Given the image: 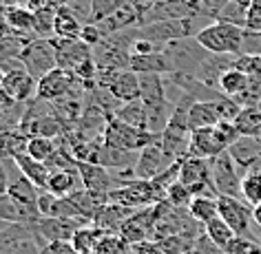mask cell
Listing matches in <instances>:
<instances>
[{"label":"cell","mask_w":261,"mask_h":254,"mask_svg":"<svg viewBox=\"0 0 261 254\" xmlns=\"http://www.w3.org/2000/svg\"><path fill=\"white\" fill-rule=\"evenodd\" d=\"M195 40L213 55H241L246 47V29L215 20L211 24H204V29L197 31Z\"/></svg>","instance_id":"1"},{"label":"cell","mask_w":261,"mask_h":254,"mask_svg":"<svg viewBox=\"0 0 261 254\" xmlns=\"http://www.w3.org/2000/svg\"><path fill=\"white\" fill-rule=\"evenodd\" d=\"M155 139H160V135L128 126V124H124L117 117H109L107 128H104V135H102V142L107 146L117 148V151H128V153H140L142 148L153 144Z\"/></svg>","instance_id":"2"},{"label":"cell","mask_w":261,"mask_h":254,"mask_svg":"<svg viewBox=\"0 0 261 254\" xmlns=\"http://www.w3.org/2000/svg\"><path fill=\"white\" fill-rule=\"evenodd\" d=\"M93 225V221L89 219H58V217H42L38 223L29 225L34 241L40 247V252L47 245L56 243V241H71L75 237V232L80 228Z\"/></svg>","instance_id":"3"},{"label":"cell","mask_w":261,"mask_h":254,"mask_svg":"<svg viewBox=\"0 0 261 254\" xmlns=\"http://www.w3.org/2000/svg\"><path fill=\"white\" fill-rule=\"evenodd\" d=\"M211 173H213V186H215V190H217V194H224V197H241L244 173H241V168L237 161H234L230 151H226L211 159Z\"/></svg>","instance_id":"4"},{"label":"cell","mask_w":261,"mask_h":254,"mask_svg":"<svg viewBox=\"0 0 261 254\" xmlns=\"http://www.w3.org/2000/svg\"><path fill=\"white\" fill-rule=\"evenodd\" d=\"M20 60L36 80H40L54 69H58V58H56V44L54 38H34L27 42Z\"/></svg>","instance_id":"5"},{"label":"cell","mask_w":261,"mask_h":254,"mask_svg":"<svg viewBox=\"0 0 261 254\" xmlns=\"http://www.w3.org/2000/svg\"><path fill=\"white\" fill-rule=\"evenodd\" d=\"M219 217L232 228L234 234L239 237H248V239H257V234L252 232L254 221H252V206L241 197H224L219 194Z\"/></svg>","instance_id":"6"},{"label":"cell","mask_w":261,"mask_h":254,"mask_svg":"<svg viewBox=\"0 0 261 254\" xmlns=\"http://www.w3.org/2000/svg\"><path fill=\"white\" fill-rule=\"evenodd\" d=\"M109 201H115V204L128 206V208H133V210H140V208H148V206L160 204V197H158V192H155L151 181L133 177V179H124L122 184L109 194Z\"/></svg>","instance_id":"7"},{"label":"cell","mask_w":261,"mask_h":254,"mask_svg":"<svg viewBox=\"0 0 261 254\" xmlns=\"http://www.w3.org/2000/svg\"><path fill=\"white\" fill-rule=\"evenodd\" d=\"M173 164H175V159L168 157L166 151L160 144V139H155L153 144H148L140 151L138 164H135V168H133V177L151 181L155 177H160L164 171H168Z\"/></svg>","instance_id":"8"},{"label":"cell","mask_w":261,"mask_h":254,"mask_svg":"<svg viewBox=\"0 0 261 254\" xmlns=\"http://www.w3.org/2000/svg\"><path fill=\"white\" fill-rule=\"evenodd\" d=\"M80 80L75 77L73 71L69 69H54L51 73H47L44 77L38 80V89H36V100H42V102H56L60 100L62 95H67L69 91H73Z\"/></svg>","instance_id":"9"},{"label":"cell","mask_w":261,"mask_h":254,"mask_svg":"<svg viewBox=\"0 0 261 254\" xmlns=\"http://www.w3.org/2000/svg\"><path fill=\"white\" fill-rule=\"evenodd\" d=\"M226 139L221 137L217 126L197 128L191 133V148H188V157H199V159H213L217 155L228 151Z\"/></svg>","instance_id":"10"},{"label":"cell","mask_w":261,"mask_h":254,"mask_svg":"<svg viewBox=\"0 0 261 254\" xmlns=\"http://www.w3.org/2000/svg\"><path fill=\"white\" fill-rule=\"evenodd\" d=\"M36 89H38V80L27 69L9 71V73H5L3 82H0V91L16 104H27L31 100H36Z\"/></svg>","instance_id":"11"},{"label":"cell","mask_w":261,"mask_h":254,"mask_svg":"<svg viewBox=\"0 0 261 254\" xmlns=\"http://www.w3.org/2000/svg\"><path fill=\"white\" fill-rule=\"evenodd\" d=\"M77 164H80L82 188H87L91 192L109 197V194L122 184V179L117 177V173L113 175L109 168L97 166V164H89V161H77Z\"/></svg>","instance_id":"12"},{"label":"cell","mask_w":261,"mask_h":254,"mask_svg":"<svg viewBox=\"0 0 261 254\" xmlns=\"http://www.w3.org/2000/svg\"><path fill=\"white\" fill-rule=\"evenodd\" d=\"M120 234L130 245H144L148 239L155 237V206L135 210L133 217L122 225Z\"/></svg>","instance_id":"13"},{"label":"cell","mask_w":261,"mask_h":254,"mask_svg":"<svg viewBox=\"0 0 261 254\" xmlns=\"http://www.w3.org/2000/svg\"><path fill=\"white\" fill-rule=\"evenodd\" d=\"M54 44H56V58H58V67L60 69L73 71L77 64L93 58V49H91L87 42H82L80 38H75V40L54 38Z\"/></svg>","instance_id":"14"},{"label":"cell","mask_w":261,"mask_h":254,"mask_svg":"<svg viewBox=\"0 0 261 254\" xmlns=\"http://www.w3.org/2000/svg\"><path fill=\"white\" fill-rule=\"evenodd\" d=\"M133 208L115 204V201H109L107 206H102V210L97 212V217L93 221V225L100 230L102 234H120L122 225L133 217Z\"/></svg>","instance_id":"15"},{"label":"cell","mask_w":261,"mask_h":254,"mask_svg":"<svg viewBox=\"0 0 261 254\" xmlns=\"http://www.w3.org/2000/svg\"><path fill=\"white\" fill-rule=\"evenodd\" d=\"M42 219V214L38 212V208H29L16 201L11 194H0V221L16 225H34Z\"/></svg>","instance_id":"16"},{"label":"cell","mask_w":261,"mask_h":254,"mask_svg":"<svg viewBox=\"0 0 261 254\" xmlns=\"http://www.w3.org/2000/svg\"><path fill=\"white\" fill-rule=\"evenodd\" d=\"M0 16H3L5 24H7L9 34L20 36V38H36L34 14H31L24 5H9V7L0 5Z\"/></svg>","instance_id":"17"},{"label":"cell","mask_w":261,"mask_h":254,"mask_svg":"<svg viewBox=\"0 0 261 254\" xmlns=\"http://www.w3.org/2000/svg\"><path fill=\"white\" fill-rule=\"evenodd\" d=\"M111 95L122 104H130V102H140L142 100V84H140V73L135 71H120L115 75V80L111 82Z\"/></svg>","instance_id":"18"},{"label":"cell","mask_w":261,"mask_h":254,"mask_svg":"<svg viewBox=\"0 0 261 254\" xmlns=\"http://www.w3.org/2000/svg\"><path fill=\"white\" fill-rule=\"evenodd\" d=\"M219 122H224L221 117V108H219V100L217 102H195L188 113V124H191V133L197 128H208V126H217Z\"/></svg>","instance_id":"19"},{"label":"cell","mask_w":261,"mask_h":254,"mask_svg":"<svg viewBox=\"0 0 261 254\" xmlns=\"http://www.w3.org/2000/svg\"><path fill=\"white\" fill-rule=\"evenodd\" d=\"M130 71H135V73L171 75L173 73V64H171V60H168V55L164 53V51L148 53V55H135V53H130Z\"/></svg>","instance_id":"20"},{"label":"cell","mask_w":261,"mask_h":254,"mask_svg":"<svg viewBox=\"0 0 261 254\" xmlns=\"http://www.w3.org/2000/svg\"><path fill=\"white\" fill-rule=\"evenodd\" d=\"M16 164H18V168H20V173L31 181V184H36L40 190H47L51 171H49V166L44 164V161H38V159L29 157V155L24 153V155H18L16 157Z\"/></svg>","instance_id":"21"},{"label":"cell","mask_w":261,"mask_h":254,"mask_svg":"<svg viewBox=\"0 0 261 254\" xmlns=\"http://www.w3.org/2000/svg\"><path fill=\"white\" fill-rule=\"evenodd\" d=\"M248 82H250V75H246L244 71H239L237 67H230V69H226L224 73L219 75V80H217V89H219L226 97L239 100V97L246 93Z\"/></svg>","instance_id":"22"},{"label":"cell","mask_w":261,"mask_h":254,"mask_svg":"<svg viewBox=\"0 0 261 254\" xmlns=\"http://www.w3.org/2000/svg\"><path fill=\"white\" fill-rule=\"evenodd\" d=\"M7 194H11V197H14L16 201H20V204L29 206V208H38V197H40V188H38L36 184H31V181L20 173V168H18L16 177L11 179V184H9ZM38 212H40V210H38Z\"/></svg>","instance_id":"23"},{"label":"cell","mask_w":261,"mask_h":254,"mask_svg":"<svg viewBox=\"0 0 261 254\" xmlns=\"http://www.w3.org/2000/svg\"><path fill=\"white\" fill-rule=\"evenodd\" d=\"M82 188V179L80 173H69V171H51L47 190L54 192L56 197H69L75 190Z\"/></svg>","instance_id":"24"},{"label":"cell","mask_w":261,"mask_h":254,"mask_svg":"<svg viewBox=\"0 0 261 254\" xmlns=\"http://www.w3.org/2000/svg\"><path fill=\"white\" fill-rule=\"evenodd\" d=\"M188 214L193 217V221L206 225L208 221L219 217V201H217V197H213V194H199V197H193L191 206H188Z\"/></svg>","instance_id":"25"},{"label":"cell","mask_w":261,"mask_h":254,"mask_svg":"<svg viewBox=\"0 0 261 254\" xmlns=\"http://www.w3.org/2000/svg\"><path fill=\"white\" fill-rule=\"evenodd\" d=\"M234 126H237L241 137H261V108L257 104L244 106L234 117Z\"/></svg>","instance_id":"26"},{"label":"cell","mask_w":261,"mask_h":254,"mask_svg":"<svg viewBox=\"0 0 261 254\" xmlns=\"http://www.w3.org/2000/svg\"><path fill=\"white\" fill-rule=\"evenodd\" d=\"M117 120H122L124 124L128 126H135V128H142V131H148V113H146V106L144 102H130V104H122L120 108L115 110Z\"/></svg>","instance_id":"27"},{"label":"cell","mask_w":261,"mask_h":254,"mask_svg":"<svg viewBox=\"0 0 261 254\" xmlns=\"http://www.w3.org/2000/svg\"><path fill=\"white\" fill-rule=\"evenodd\" d=\"M82 27L84 24L71 14L69 7H60L58 9V18H56V38H67V40H75L82 36Z\"/></svg>","instance_id":"28"},{"label":"cell","mask_w":261,"mask_h":254,"mask_svg":"<svg viewBox=\"0 0 261 254\" xmlns=\"http://www.w3.org/2000/svg\"><path fill=\"white\" fill-rule=\"evenodd\" d=\"M27 142L29 137L22 133H14V131H7V133H0V157H18V155H24L27 153Z\"/></svg>","instance_id":"29"},{"label":"cell","mask_w":261,"mask_h":254,"mask_svg":"<svg viewBox=\"0 0 261 254\" xmlns=\"http://www.w3.org/2000/svg\"><path fill=\"white\" fill-rule=\"evenodd\" d=\"M95 254H135V245H130L122 234H102Z\"/></svg>","instance_id":"30"},{"label":"cell","mask_w":261,"mask_h":254,"mask_svg":"<svg viewBox=\"0 0 261 254\" xmlns=\"http://www.w3.org/2000/svg\"><path fill=\"white\" fill-rule=\"evenodd\" d=\"M204 232H206V237L211 239L215 245H219V247H221V250H224V247L230 243L234 237H237V234L232 232V228L228 225L221 217H215L213 221H208V223L204 225Z\"/></svg>","instance_id":"31"},{"label":"cell","mask_w":261,"mask_h":254,"mask_svg":"<svg viewBox=\"0 0 261 254\" xmlns=\"http://www.w3.org/2000/svg\"><path fill=\"white\" fill-rule=\"evenodd\" d=\"M100 237H102V232L97 230L95 225H87L75 232L71 243H73L77 254H95V245H97V241H100Z\"/></svg>","instance_id":"32"},{"label":"cell","mask_w":261,"mask_h":254,"mask_svg":"<svg viewBox=\"0 0 261 254\" xmlns=\"http://www.w3.org/2000/svg\"><path fill=\"white\" fill-rule=\"evenodd\" d=\"M56 18H58V9L54 7H44L42 11L34 14L36 38H56Z\"/></svg>","instance_id":"33"},{"label":"cell","mask_w":261,"mask_h":254,"mask_svg":"<svg viewBox=\"0 0 261 254\" xmlns=\"http://www.w3.org/2000/svg\"><path fill=\"white\" fill-rule=\"evenodd\" d=\"M29 40H34V38H20L14 34H7L5 38H0V64L7 60H14V58H20Z\"/></svg>","instance_id":"34"},{"label":"cell","mask_w":261,"mask_h":254,"mask_svg":"<svg viewBox=\"0 0 261 254\" xmlns=\"http://www.w3.org/2000/svg\"><path fill=\"white\" fill-rule=\"evenodd\" d=\"M56 148H58V142L54 137H29L27 142V155L38 161H44V164L51 159Z\"/></svg>","instance_id":"35"},{"label":"cell","mask_w":261,"mask_h":254,"mask_svg":"<svg viewBox=\"0 0 261 254\" xmlns=\"http://www.w3.org/2000/svg\"><path fill=\"white\" fill-rule=\"evenodd\" d=\"M241 197L250 206L261 204V171H248L241 184Z\"/></svg>","instance_id":"36"},{"label":"cell","mask_w":261,"mask_h":254,"mask_svg":"<svg viewBox=\"0 0 261 254\" xmlns=\"http://www.w3.org/2000/svg\"><path fill=\"white\" fill-rule=\"evenodd\" d=\"M166 201L171 206L179 208V210H188V206H191V201H193V192L188 190L184 184H179V181H177V184H173L171 188H168Z\"/></svg>","instance_id":"37"},{"label":"cell","mask_w":261,"mask_h":254,"mask_svg":"<svg viewBox=\"0 0 261 254\" xmlns=\"http://www.w3.org/2000/svg\"><path fill=\"white\" fill-rule=\"evenodd\" d=\"M69 11L73 14L82 24H93V3L91 0H69Z\"/></svg>","instance_id":"38"},{"label":"cell","mask_w":261,"mask_h":254,"mask_svg":"<svg viewBox=\"0 0 261 254\" xmlns=\"http://www.w3.org/2000/svg\"><path fill=\"white\" fill-rule=\"evenodd\" d=\"M93 3V18L95 22L104 20V18H109L113 11H117L122 7V5H126V0H91Z\"/></svg>","instance_id":"39"},{"label":"cell","mask_w":261,"mask_h":254,"mask_svg":"<svg viewBox=\"0 0 261 254\" xmlns=\"http://www.w3.org/2000/svg\"><path fill=\"white\" fill-rule=\"evenodd\" d=\"M254 247V241L248 237H234L230 243L224 247V254H250V250Z\"/></svg>","instance_id":"40"},{"label":"cell","mask_w":261,"mask_h":254,"mask_svg":"<svg viewBox=\"0 0 261 254\" xmlns=\"http://www.w3.org/2000/svg\"><path fill=\"white\" fill-rule=\"evenodd\" d=\"M80 40H82V42H87L91 49H95L97 44H100L102 40H107V38H104V34L100 31V27H97V24L93 22V24H84V27H82Z\"/></svg>","instance_id":"41"},{"label":"cell","mask_w":261,"mask_h":254,"mask_svg":"<svg viewBox=\"0 0 261 254\" xmlns=\"http://www.w3.org/2000/svg\"><path fill=\"white\" fill-rule=\"evenodd\" d=\"M193 252H195V254H224V250H221L219 245H215L213 241L206 237V232H204V234H199V237L195 239Z\"/></svg>","instance_id":"42"},{"label":"cell","mask_w":261,"mask_h":254,"mask_svg":"<svg viewBox=\"0 0 261 254\" xmlns=\"http://www.w3.org/2000/svg\"><path fill=\"white\" fill-rule=\"evenodd\" d=\"M40 254H77L71 241H56V243L47 245Z\"/></svg>","instance_id":"43"},{"label":"cell","mask_w":261,"mask_h":254,"mask_svg":"<svg viewBox=\"0 0 261 254\" xmlns=\"http://www.w3.org/2000/svg\"><path fill=\"white\" fill-rule=\"evenodd\" d=\"M7 159L0 157V194H7L9 190V184H11V175L7 171Z\"/></svg>","instance_id":"44"},{"label":"cell","mask_w":261,"mask_h":254,"mask_svg":"<svg viewBox=\"0 0 261 254\" xmlns=\"http://www.w3.org/2000/svg\"><path fill=\"white\" fill-rule=\"evenodd\" d=\"M31 14H38V11H42L44 7H49L47 0H27V5H24Z\"/></svg>","instance_id":"45"},{"label":"cell","mask_w":261,"mask_h":254,"mask_svg":"<svg viewBox=\"0 0 261 254\" xmlns=\"http://www.w3.org/2000/svg\"><path fill=\"white\" fill-rule=\"evenodd\" d=\"M252 221H254V228L261 230V204L252 206Z\"/></svg>","instance_id":"46"},{"label":"cell","mask_w":261,"mask_h":254,"mask_svg":"<svg viewBox=\"0 0 261 254\" xmlns=\"http://www.w3.org/2000/svg\"><path fill=\"white\" fill-rule=\"evenodd\" d=\"M47 3H49V7L60 9V7H67V5H69V0H47Z\"/></svg>","instance_id":"47"},{"label":"cell","mask_w":261,"mask_h":254,"mask_svg":"<svg viewBox=\"0 0 261 254\" xmlns=\"http://www.w3.org/2000/svg\"><path fill=\"white\" fill-rule=\"evenodd\" d=\"M250 254H261V245H257V243H254V247L250 250Z\"/></svg>","instance_id":"48"},{"label":"cell","mask_w":261,"mask_h":254,"mask_svg":"<svg viewBox=\"0 0 261 254\" xmlns=\"http://www.w3.org/2000/svg\"><path fill=\"white\" fill-rule=\"evenodd\" d=\"M3 77H5V73H3V71H0V82H3Z\"/></svg>","instance_id":"49"},{"label":"cell","mask_w":261,"mask_h":254,"mask_svg":"<svg viewBox=\"0 0 261 254\" xmlns=\"http://www.w3.org/2000/svg\"><path fill=\"white\" fill-rule=\"evenodd\" d=\"M257 106H259V108H261V102H259V104H257Z\"/></svg>","instance_id":"50"}]
</instances>
